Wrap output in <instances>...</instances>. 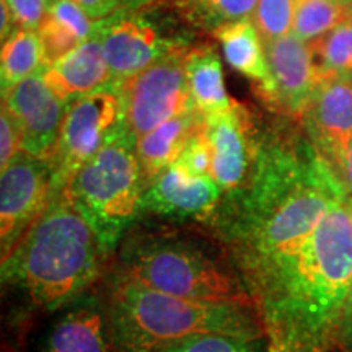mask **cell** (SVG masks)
I'll return each mask as SVG.
<instances>
[{"label": "cell", "mask_w": 352, "mask_h": 352, "mask_svg": "<svg viewBox=\"0 0 352 352\" xmlns=\"http://www.w3.org/2000/svg\"><path fill=\"white\" fill-rule=\"evenodd\" d=\"M227 196L219 227L246 285L267 266L296 253L328 210L347 199L311 140L298 134L258 140L248 178Z\"/></svg>", "instance_id": "obj_1"}, {"label": "cell", "mask_w": 352, "mask_h": 352, "mask_svg": "<svg viewBox=\"0 0 352 352\" xmlns=\"http://www.w3.org/2000/svg\"><path fill=\"white\" fill-rule=\"evenodd\" d=\"M184 67L195 107L206 120L222 116L236 108V101L227 94L222 63L217 51L209 44L188 47Z\"/></svg>", "instance_id": "obj_19"}, {"label": "cell", "mask_w": 352, "mask_h": 352, "mask_svg": "<svg viewBox=\"0 0 352 352\" xmlns=\"http://www.w3.org/2000/svg\"><path fill=\"white\" fill-rule=\"evenodd\" d=\"M44 69L43 46L38 32L16 28L2 43L0 88L6 96L13 87Z\"/></svg>", "instance_id": "obj_22"}, {"label": "cell", "mask_w": 352, "mask_h": 352, "mask_svg": "<svg viewBox=\"0 0 352 352\" xmlns=\"http://www.w3.org/2000/svg\"><path fill=\"white\" fill-rule=\"evenodd\" d=\"M15 30L16 25L12 10L8 8L6 0H0V39H2V43L6 41Z\"/></svg>", "instance_id": "obj_34"}, {"label": "cell", "mask_w": 352, "mask_h": 352, "mask_svg": "<svg viewBox=\"0 0 352 352\" xmlns=\"http://www.w3.org/2000/svg\"><path fill=\"white\" fill-rule=\"evenodd\" d=\"M2 103L21 127L23 152L41 160H50L69 103L47 87L43 70L13 87L2 96Z\"/></svg>", "instance_id": "obj_11"}, {"label": "cell", "mask_w": 352, "mask_h": 352, "mask_svg": "<svg viewBox=\"0 0 352 352\" xmlns=\"http://www.w3.org/2000/svg\"><path fill=\"white\" fill-rule=\"evenodd\" d=\"M297 0H258L253 21L263 43L274 41L292 33Z\"/></svg>", "instance_id": "obj_26"}, {"label": "cell", "mask_w": 352, "mask_h": 352, "mask_svg": "<svg viewBox=\"0 0 352 352\" xmlns=\"http://www.w3.org/2000/svg\"><path fill=\"white\" fill-rule=\"evenodd\" d=\"M342 3H346V6H349V7H352V0H341Z\"/></svg>", "instance_id": "obj_36"}, {"label": "cell", "mask_w": 352, "mask_h": 352, "mask_svg": "<svg viewBox=\"0 0 352 352\" xmlns=\"http://www.w3.org/2000/svg\"><path fill=\"white\" fill-rule=\"evenodd\" d=\"M107 253L64 191L2 261V280L16 285L43 310L74 300L100 276Z\"/></svg>", "instance_id": "obj_3"}, {"label": "cell", "mask_w": 352, "mask_h": 352, "mask_svg": "<svg viewBox=\"0 0 352 352\" xmlns=\"http://www.w3.org/2000/svg\"><path fill=\"white\" fill-rule=\"evenodd\" d=\"M43 77L47 87L67 103L113 83L103 46L95 33L70 54L44 67Z\"/></svg>", "instance_id": "obj_16"}, {"label": "cell", "mask_w": 352, "mask_h": 352, "mask_svg": "<svg viewBox=\"0 0 352 352\" xmlns=\"http://www.w3.org/2000/svg\"><path fill=\"white\" fill-rule=\"evenodd\" d=\"M124 2V8H132V10H138L140 7L151 6L155 0H122Z\"/></svg>", "instance_id": "obj_35"}, {"label": "cell", "mask_w": 352, "mask_h": 352, "mask_svg": "<svg viewBox=\"0 0 352 352\" xmlns=\"http://www.w3.org/2000/svg\"><path fill=\"white\" fill-rule=\"evenodd\" d=\"M95 21L72 0H52L38 28L43 46L44 67L77 50L94 34Z\"/></svg>", "instance_id": "obj_21"}, {"label": "cell", "mask_w": 352, "mask_h": 352, "mask_svg": "<svg viewBox=\"0 0 352 352\" xmlns=\"http://www.w3.org/2000/svg\"><path fill=\"white\" fill-rule=\"evenodd\" d=\"M23 152V132L15 116L2 103L0 111V168L2 171Z\"/></svg>", "instance_id": "obj_29"}, {"label": "cell", "mask_w": 352, "mask_h": 352, "mask_svg": "<svg viewBox=\"0 0 352 352\" xmlns=\"http://www.w3.org/2000/svg\"><path fill=\"white\" fill-rule=\"evenodd\" d=\"M120 121L118 83L70 101L56 148L47 160L56 195L64 191L77 171L100 151Z\"/></svg>", "instance_id": "obj_8"}, {"label": "cell", "mask_w": 352, "mask_h": 352, "mask_svg": "<svg viewBox=\"0 0 352 352\" xmlns=\"http://www.w3.org/2000/svg\"><path fill=\"white\" fill-rule=\"evenodd\" d=\"M223 197L212 176H191L171 165L144 188L140 212L170 219L208 217Z\"/></svg>", "instance_id": "obj_13"}, {"label": "cell", "mask_w": 352, "mask_h": 352, "mask_svg": "<svg viewBox=\"0 0 352 352\" xmlns=\"http://www.w3.org/2000/svg\"><path fill=\"white\" fill-rule=\"evenodd\" d=\"M204 127L206 118L202 113L199 109H191L162 122L147 134L135 139L145 186L152 183L162 171L173 165L192 135Z\"/></svg>", "instance_id": "obj_18"}, {"label": "cell", "mask_w": 352, "mask_h": 352, "mask_svg": "<svg viewBox=\"0 0 352 352\" xmlns=\"http://www.w3.org/2000/svg\"><path fill=\"white\" fill-rule=\"evenodd\" d=\"M173 165H178L191 176H210L212 148H210V142L206 134V127L192 135Z\"/></svg>", "instance_id": "obj_28"}, {"label": "cell", "mask_w": 352, "mask_h": 352, "mask_svg": "<svg viewBox=\"0 0 352 352\" xmlns=\"http://www.w3.org/2000/svg\"><path fill=\"white\" fill-rule=\"evenodd\" d=\"M116 277L186 300L256 308L248 285L226 261L182 240L132 241Z\"/></svg>", "instance_id": "obj_5"}, {"label": "cell", "mask_w": 352, "mask_h": 352, "mask_svg": "<svg viewBox=\"0 0 352 352\" xmlns=\"http://www.w3.org/2000/svg\"><path fill=\"white\" fill-rule=\"evenodd\" d=\"M50 164L21 152L0 176V248L10 256L54 196Z\"/></svg>", "instance_id": "obj_9"}, {"label": "cell", "mask_w": 352, "mask_h": 352, "mask_svg": "<svg viewBox=\"0 0 352 352\" xmlns=\"http://www.w3.org/2000/svg\"><path fill=\"white\" fill-rule=\"evenodd\" d=\"M347 202H349V204H351V208H352V197H347Z\"/></svg>", "instance_id": "obj_37"}, {"label": "cell", "mask_w": 352, "mask_h": 352, "mask_svg": "<svg viewBox=\"0 0 352 352\" xmlns=\"http://www.w3.org/2000/svg\"><path fill=\"white\" fill-rule=\"evenodd\" d=\"M214 36L222 44L227 63L252 80L266 103L276 107V91L267 65L264 43L253 19L232 21L215 30Z\"/></svg>", "instance_id": "obj_17"}, {"label": "cell", "mask_w": 352, "mask_h": 352, "mask_svg": "<svg viewBox=\"0 0 352 352\" xmlns=\"http://www.w3.org/2000/svg\"><path fill=\"white\" fill-rule=\"evenodd\" d=\"M175 3L191 23L215 32L232 21L252 19L258 0H175Z\"/></svg>", "instance_id": "obj_25"}, {"label": "cell", "mask_w": 352, "mask_h": 352, "mask_svg": "<svg viewBox=\"0 0 352 352\" xmlns=\"http://www.w3.org/2000/svg\"><path fill=\"white\" fill-rule=\"evenodd\" d=\"M160 352H271L261 340H240L223 334H196L171 344Z\"/></svg>", "instance_id": "obj_27"}, {"label": "cell", "mask_w": 352, "mask_h": 352, "mask_svg": "<svg viewBox=\"0 0 352 352\" xmlns=\"http://www.w3.org/2000/svg\"><path fill=\"white\" fill-rule=\"evenodd\" d=\"M94 21H100L111 16L113 13L124 8L122 0H72Z\"/></svg>", "instance_id": "obj_31"}, {"label": "cell", "mask_w": 352, "mask_h": 352, "mask_svg": "<svg viewBox=\"0 0 352 352\" xmlns=\"http://www.w3.org/2000/svg\"><path fill=\"white\" fill-rule=\"evenodd\" d=\"M6 2L13 13L16 28L38 32L52 0H6Z\"/></svg>", "instance_id": "obj_30"}, {"label": "cell", "mask_w": 352, "mask_h": 352, "mask_svg": "<svg viewBox=\"0 0 352 352\" xmlns=\"http://www.w3.org/2000/svg\"><path fill=\"white\" fill-rule=\"evenodd\" d=\"M108 324L113 352H160L196 334L266 336L254 307L186 300L120 277L109 290Z\"/></svg>", "instance_id": "obj_4"}, {"label": "cell", "mask_w": 352, "mask_h": 352, "mask_svg": "<svg viewBox=\"0 0 352 352\" xmlns=\"http://www.w3.org/2000/svg\"><path fill=\"white\" fill-rule=\"evenodd\" d=\"M352 287V208L341 201L296 253L248 283L271 352H327Z\"/></svg>", "instance_id": "obj_2"}, {"label": "cell", "mask_w": 352, "mask_h": 352, "mask_svg": "<svg viewBox=\"0 0 352 352\" xmlns=\"http://www.w3.org/2000/svg\"><path fill=\"white\" fill-rule=\"evenodd\" d=\"M206 134L212 148L210 176L222 191H236L248 178L256 157L252 116L241 104L222 116L206 120Z\"/></svg>", "instance_id": "obj_14"}, {"label": "cell", "mask_w": 352, "mask_h": 352, "mask_svg": "<svg viewBox=\"0 0 352 352\" xmlns=\"http://www.w3.org/2000/svg\"><path fill=\"white\" fill-rule=\"evenodd\" d=\"M310 44L320 80H352V15Z\"/></svg>", "instance_id": "obj_23"}, {"label": "cell", "mask_w": 352, "mask_h": 352, "mask_svg": "<svg viewBox=\"0 0 352 352\" xmlns=\"http://www.w3.org/2000/svg\"><path fill=\"white\" fill-rule=\"evenodd\" d=\"M46 352H113L109 324L95 305H80L56 321Z\"/></svg>", "instance_id": "obj_20"}, {"label": "cell", "mask_w": 352, "mask_h": 352, "mask_svg": "<svg viewBox=\"0 0 352 352\" xmlns=\"http://www.w3.org/2000/svg\"><path fill=\"white\" fill-rule=\"evenodd\" d=\"M144 188L135 138L121 118L64 192L91 227L103 252L109 254L140 212Z\"/></svg>", "instance_id": "obj_6"}, {"label": "cell", "mask_w": 352, "mask_h": 352, "mask_svg": "<svg viewBox=\"0 0 352 352\" xmlns=\"http://www.w3.org/2000/svg\"><path fill=\"white\" fill-rule=\"evenodd\" d=\"M186 51L179 44L151 67L118 83L121 118L135 139L171 118L197 109L184 67Z\"/></svg>", "instance_id": "obj_7"}, {"label": "cell", "mask_w": 352, "mask_h": 352, "mask_svg": "<svg viewBox=\"0 0 352 352\" xmlns=\"http://www.w3.org/2000/svg\"><path fill=\"white\" fill-rule=\"evenodd\" d=\"M94 33L103 46L113 83L138 76L183 44L178 39H166L147 16L132 8H122L108 19L95 21Z\"/></svg>", "instance_id": "obj_10"}, {"label": "cell", "mask_w": 352, "mask_h": 352, "mask_svg": "<svg viewBox=\"0 0 352 352\" xmlns=\"http://www.w3.org/2000/svg\"><path fill=\"white\" fill-rule=\"evenodd\" d=\"M264 51L274 83L276 107L302 118L318 83L310 44L289 33L264 43Z\"/></svg>", "instance_id": "obj_15"}, {"label": "cell", "mask_w": 352, "mask_h": 352, "mask_svg": "<svg viewBox=\"0 0 352 352\" xmlns=\"http://www.w3.org/2000/svg\"><path fill=\"white\" fill-rule=\"evenodd\" d=\"M336 344L341 347L342 352H352V287L338 324Z\"/></svg>", "instance_id": "obj_32"}, {"label": "cell", "mask_w": 352, "mask_h": 352, "mask_svg": "<svg viewBox=\"0 0 352 352\" xmlns=\"http://www.w3.org/2000/svg\"><path fill=\"white\" fill-rule=\"evenodd\" d=\"M352 7L341 0H297L292 33L311 43L349 19Z\"/></svg>", "instance_id": "obj_24"}, {"label": "cell", "mask_w": 352, "mask_h": 352, "mask_svg": "<svg viewBox=\"0 0 352 352\" xmlns=\"http://www.w3.org/2000/svg\"><path fill=\"white\" fill-rule=\"evenodd\" d=\"M334 175L338 176L342 188H344L347 197H352V142L342 155L340 164L334 168Z\"/></svg>", "instance_id": "obj_33"}, {"label": "cell", "mask_w": 352, "mask_h": 352, "mask_svg": "<svg viewBox=\"0 0 352 352\" xmlns=\"http://www.w3.org/2000/svg\"><path fill=\"white\" fill-rule=\"evenodd\" d=\"M308 139L334 171L352 142V80H320L302 114Z\"/></svg>", "instance_id": "obj_12"}]
</instances>
